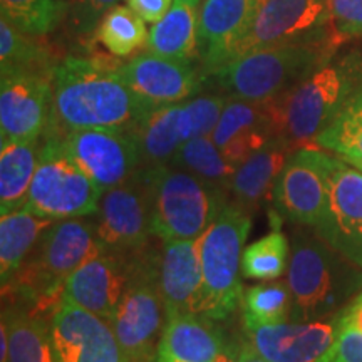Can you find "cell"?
Returning a JSON list of instances; mask_svg holds the SVG:
<instances>
[{
	"instance_id": "obj_42",
	"label": "cell",
	"mask_w": 362,
	"mask_h": 362,
	"mask_svg": "<svg viewBox=\"0 0 362 362\" xmlns=\"http://www.w3.org/2000/svg\"><path fill=\"white\" fill-rule=\"evenodd\" d=\"M238 362H269L265 357H262L250 344H242V351H240V361Z\"/></svg>"
},
{
	"instance_id": "obj_4",
	"label": "cell",
	"mask_w": 362,
	"mask_h": 362,
	"mask_svg": "<svg viewBox=\"0 0 362 362\" xmlns=\"http://www.w3.org/2000/svg\"><path fill=\"white\" fill-rule=\"evenodd\" d=\"M361 86L359 54L334 57L282 96L265 103L275 133L297 149L312 146Z\"/></svg>"
},
{
	"instance_id": "obj_1",
	"label": "cell",
	"mask_w": 362,
	"mask_h": 362,
	"mask_svg": "<svg viewBox=\"0 0 362 362\" xmlns=\"http://www.w3.org/2000/svg\"><path fill=\"white\" fill-rule=\"evenodd\" d=\"M143 111L121 67L98 59L67 57L52 69V117L66 133L131 128Z\"/></svg>"
},
{
	"instance_id": "obj_29",
	"label": "cell",
	"mask_w": 362,
	"mask_h": 362,
	"mask_svg": "<svg viewBox=\"0 0 362 362\" xmlns=\"http://www.w3.org/2000/svg\"><path fill=\"white\" fill-rule=\"evenodd\" d=\"M2 320L8 332V362H54L49 324L24 307H7Z\"/></svg>"
},
{
	"instance_id": "obj_13",
	"label": "cell",
	"mask_w": 362,
	"mask_h": 362,
	"mask_svg": "<svg viewBox=\"0 0 362 362\" xmlns=\"http://www.w3.org/2000/svg\"><path fill=\"white\" fill-rule=\"evenodd\" d=\"M138 143L144 168L170 165L185 143L210 136V117L198 98L143 111L128 128Z\"/></svg>"
},
{
	"instance_id": "obj_19",
	"label": "cell",
	"mask_w": 362,
	"mask_h": 362,
	"mask_svg": "<svg viewBox=\"0 0 362 362\" xmlns=\"http://www.w3.org/2000/svg\"><path fill=\"white\" fill-rule=\"evenodd\" d=\"M156 270L166 320L180 315H203L202 237L161 240Z\"/></svg>"
},
{
	"instance_id": "obj_44",
	"label": "cell",
	"mask_w": 362,
	"mask_h": 362,
	"mask_svg": "<svg viewBox=\"0 0 362 362\" xmlns=\"http://www.w3.org/2000/svg\"><path fill=\"white\" fill-rule=\"evenodd\" d=\"M357 168H359V170H362V165H359V166H357Z\"/></svg>"
},
{
	"instance_id": "obj_6",
	"label": "cell",
	"mask_w": 362,
	"mask_h": 362,
	"mask_svg": "<svg viewBox=\"0 0 362 362\" xmlns=\"http://www.w3.org/2000/svg\"><path fill=\"white\" fill-rule=\"evenodd\" d=\"M153 237L197 240L228 203V193L173 165L148 168Z\"/></svg>"
},
{
	"instance_id": "obj_17",
	"label": "cell",
	"mask_w": 362,
	"mask_h": 362,
	"mask_svg": "<svg viewBox=\"0 0 362 362\" xmlns=\"http://www.w3.org/2000/svg\"><path fill=\"white\" fill-rule=\"evenodd\" d=\"M121 74L144 111L192 99L205 81V72L198 71L192 61L153 52L131 59L121 66Z\"/></svg>"
},
{
	"instance_id": "obj_31",
	"label": "cell",
	"mask_w": 362,
	"mask_h": 362,
	"mask_svg": "<svg viewBox=\"0 0 362 362\" xmlns=\"http://www.w3.org/2000/svg\"><path fill=\"white\" fill-rule=\"evenodd\" d=\"M315 144L354 166L362 165V86L317 136Z\"/></svg>"
},
{
	"instance_id": "obj_36",
	"label": "cell",
	"mask_w": 362,
	"mask_h": 362,
	"mask_svg": "<svg viewBox=\"0 0 362 362\" xmlns=\"http://www.w3.org/2000/svg\"><path fill=\"white\" fill-rule=\"evenodd\" d=\"M45 54L34 40L25 37L6 17L0 19V72L11 69H45Z\"/></svg>"
},
{
	"instance_id": "obj_41",
	"label": "cell",
	"mask_w": 362,
	"mask_h": 362,
	"mask_svg": "<svg viewBox=\"0 0 362 362\" xmlns=\"http://www.w3.org/2000/svg\"><path fill=\"white\" fill-rule=\"evenodd\" d=\"M240 351H242V344H237L235 341L225 342L223 349L220 351V354L215 357L214 362H238Z\"/></svg>"
},
{
	"instance_id": "obj_18",
	"label": "cell",
	"mask_w": 362,
	"mask_h": 362,
	"mask_svg": "<svg viewBox=\"0 0 362 362\" xmlns=\"http://www.w3.org/2000/svg\"><path fill=\"white\" fill-rule=\"evenodd\" d=\"M339 315L312 322L260 325L245 329V334L248 344L269 362H330L339 336Z\"/></svg>"
},
{
	"instance_id": "obj_24",
	"label": "cell",
	"mask_w": 362,
	"mask_h": 362,
	"mask_svg": "<svg viewBox=\"0 0 362 362\" xmlns=\"http://www.w3.org/2000/svg\"><path fill=\"white\" fill-rule=\"evenodd\" d=\"M296 149L287 139L277 136L248 156L233 175L230 187L232 203L247 214H253L272 200L275 183Z\"/></svg>"
},
{
	"instance_id": "obj_25",
	"label": "cell",
	"mask_w": 362,
	"mask_h": 362,
	"mask_svg": "<svg viewBox=\"0 0 362 362\" xmlns=\"http://www.w3.org/2000/svg\"><path fill=\"white\" fill-rule=\"evenodd\" d=\"M223 332L205 315H180L166 320L156 362H214L225 346Z\"/></svg>"
},
{
	"instance_id": "obj_16",
	"label": "cell",
	"mask_w": 362,
	"mask_h": 362,
	"mask_svg": "<svg viewBox=\"0 0 362 362\" xmlns=\"http://www.w3.org/2000/svg\"><path fill=\"white\" fill-rule=\"evenodd\" d=\"M54 362H126L111 320L62 298L49 320Z\"/></svg>"
},
{
	"instance_id": "obj_27",
	"label": "cell",
	"mask_w": 362,
	"mask_h": 362,
	"mask_svg": "<svg viewBox=\"0 0 362 362\" xmlns=\"http://www.w3.org/2000/svg\"><path fill=\"white\" fill-rule=\"evenodd\" d=\"M200 6V0H173L168 13L149 30L148 51L187 61L198 57Z\"/></svg>"
},
{
	"instance_id": "obj_10",
	"label": "cell",
	"mask_w": 362,
	"mask_h": 362,
	"mask_svg": "<svg viewBox=\"0 0 362 362\" xmlns=\"http://www.w3.org/2000/svg\"><path fill=\"white\" fill-rule=\"evenodd\" d=\"M314 160L325 183V210L314 232L362 267V170L317 144Z\"/></svg>"
},
{
	"instance_id": "obj_9",
	"label": "cell",
	"mask_w": 362,
	"mask_h": 362,
	"mask_svg": "<svg viewBox=\"0 0 362 362\" xmlns=\"http://www.w3.org/2000/svg\"><path fill=\"white\" fill-rule=\"evenodd\" d=\"M103 192L67 151L61 136L40 146L39 165L24 208L52 220L83 218L98 214Z\"/></svg>"
},
{
	"instance_id": "obj_26",
	"label": "cell",
	"mask_w": 362,
	"mask_h": 362,
	"mask_svg": "<svg viewBox=\"0 0 362 362\" xmlns=\"http://www.w3.org/2000/svg\"><path fill=\"white\" fill-rule=\"evenodd\" d=\"M39 139L0 141V214L21 210L29 200L39 165Z\"/></svg>"
},
{
	"instance_id": "obj_39",
	"label": "cell",
	"mask_w": 362,
	"mask_h": 362,
	"mask_svg": "<svg viewBox=\"0 0 362 362\" xmlns=\"http://www.w3.org/2000/svg\"><path fill=\"white\" fill-rule=\"evenodd\" d=\"M126 2L144 22H149V24L160 22L173 6V0H126Z\"/></svg>"
},
{
	"instance_id": "obj_28",
	"label": "cell",
	"mask_w": 362,
	"mask_h": 362,
	"mask_svg": "<svg viewBox=\"0 0 362 362\" xmlns=\"http://www.w3.org/2000/svg\"><path fill=\"white\" fill-rule=\"evenodd\" d=\"M54 221L21 208L0 218V280L2 287L13 277L35 243Z\"/></svg>"
},
{
	"instance_id": "obj_37",
	"label": "cell",
	"mask_w": 362,
	"mask_h": 362,
	"mask_svg": "<svg viewBox=\"0 0 362 362\" xmlns=\"http://www.w3.org/2000/svg\"><path fill=\"white\" fill-rule=\"evenodd\" d=\"M336 30L347 37H362V0H327Z\"/></svg>"
},
{
	"instance_id": "obj_30",
	"label": "cell",
	"mask_w": 362,
	"mask_h": 362,
	"mask_svg": "<svg viewBox=\"0 0 362 362\" xmlns=\"http://www.w3.org/2000/svg\"><path fill=\"white\" fill-rule=\"evenodd\" d=\"M170 165L187 170L206 183L230 194V187L237 168L226 160L211 136H200L187 141L178 149Z\"/></svg>"
},
{
	"instance_id": "obj_7",
	"label": "cell",
	"mask_w": 362,
	"mask_h": 362,
	"mask_svg": "<svg viewBox=\"0 0 362 362\" xmlns=\"http://www.w3.org/2000/svg\"><path fill=\"white\" fill-rule=\"evenodd\" d=\"M250 228V214L228 202L202 237V314L215 322L232 317L242 304V255Z\"/></svg>"
},
{
	"instance_id": "obj_12",
	"label": "cell",
	"mask_w": 362,
	"mask_h": 362,
	"mask_svg": "<svg viewBox=\"0 0 362 362\" xmlns=\"http://www.w3.org/2000/svg\"><path fill=\"white\" fill-rule=\"evenodd\" d=\"M98 237L117 255L143 250L153 237L151 181L148 168H139L124 183L101 194L96 214Z\"/></svg>"
},
{
	"instance_id": "obj_40",
	"label": "cell",
	"mask_w": 362,
	"mask_h": 362,
	"mask_svg": "<svg viewBox=\"0 0 362 362\" xmlns=\"http://www.w3.org/2000/svg\"><path fill=\"white\" fill-rule=\"evenodd\" d=\"M339 322L347 325V327L359 330L362 334V292L346 310H342V314L339 315Z\"/></svg>"
},
{
	"instance_id": "obj_2",
	"label": "cell",
	"mask_w": 362,
	"mask_h": 362,
	"mask_svg": "<svg viewBox=\"0 0 362 362\" xmlns=\"http://www.w3.org/2000/svg\"><path fill=\"white\" fill-rule=\"evenodd\" d=\"M106 252L96 221L56 220L42 233L13 277L2 287L4 297H16L33 314H52L62 300L67 279L98 253ZM44 317V315H42Z\"/></svg>"
},
{
	"instance_id": "obj_21",
	"label": "cell",
	"mask_w": 362,
	"mask_h": 362,
	"mask_svg": "<svg viewBox=\"0 0 362 362\" xmlns=\"http://www.w3.org/2000/svg\"><path fill=\"white\" fill-rule=\"evenodd\" d=\"M272 202L285 218L298 226H314L325 210V183L314 160V144L298 148L275 183Z\"/></svg>"
},
{
	"instance_id": "obj_23",
	"label": "cell",
	"mask_w": 362,
	"mask_h": 362,
	"mask_svg": "<svg viewBox=\"0 0 362 362\" xmlns=\"http://www.w3.org/2000/svg\"><path fill=\"white\" fill-rule=\"evenodd\" d=\"M274 138L277 133L265 103L233 98L226 101L211 133L214 143L235 168Z\"/></svg>"
},
{
	"instance_id": "obj_22",
	"label": "cell",
	"mask_w": 362,
	"mask_h": 362,
	"mask_svg": "<svg viewBox=\"0 0 362 362\" xmlns=\"http://www.w3.org/2000/svg\"><path fill=\"white\" fill-rule=\"evenodd\" d=\"M257 0H203L198 16V57L206 74L228 62L250 24Z\"/></svg>"
},
{
	"instance_id": "obj_43",
	"label": "cell",
	"mask_w": 362,
	"mask_h": 362,
	"mask_svg": "<svg viewBox=\"0 0 362 362\" xmlns=\"http://www.w3.org/2000/svg\"><path fill=\"white\" fill-rule=\"evenodd\" d=\"M86 6H88L93 12H106L107 8L116 6L117 0H84Z\"/></svg>"
},
{
	"instance_id": "obj_3",
	"label": "cell",
	"mask_w": 362,
	"mask_h": 362,
	"mask_svg": "<svg viewBox=\"0 0 362 362\" xmlns=\"http://www.w3.org/2000/svg\"><path fill=\"white\" fill-rule=\"evenodd\" d=\"M293 322L332 319L362 292V267L325 243L315 232L297 228L288 262Z\"/></svg>"
},
{
	"instance_id": "obj_14",
	"label": "cell",
	"mask_w": 362,
	"mask_h": 362,
	"mask_svg": "<svg viewBox=\"0 0 362 362\" xmlns=\"http://www.w3.org/2000/svg\"><path fill=\"white\" fill-rule=\"evenodd\" d=\"M0 141L39 139L52 117V72H0Z\"/></svg>"
},
{
	"instance_id": "obj_34",
	"label": "cell",
	"mask_w": 362,
	"mask_h": 362,
	"mask_svg": "<svg viewBox=\"0 0 362 362\" xmlns=\"http://www.w3.org/2000/svg\"><path fill=\"white\" fill-rule=\"evenodd\" d=\"M0 11L21 33L44 35L61 25L67 4L64 0H0Z\"/></svg>"
},
{
	"instance_id": "obj_32",
	"label": "cell",
	"mask_w": 362,
	"mask_h": 362,
	"mask_svg": "<svg viewBox=\"0 0 362 362\" xmlns=\"http://www.w3.org/2000/svg\"><path fill=\"white\" fill-rule=\"evenodd\" d=\"M292 292L288 282L257 284L247 288L242 297L243 329L260 327L291 320Z\"/></svg>"
},
{
	"instance_id": "obj_11",
	"label": "cell",
	"mask_w": 362,
	"mask_h": 362,
	"mask_svg": "<svg viewBox=\"0 0 362 362\" xmlns=\"http://www.w3.org/2000/svg\"><path fill=\"white\" fill-rule=\"evenodd\" d=\"M336 35L341 34L332 24L327 0H257L247 33L235 44L228 61L259 49Z\"/></svg>"
},
{
	"instance_id": "obj_20",
	"label": "cell",
	"mask_w": 362,
	"mask_h": 362,
	"mask_svg": "<svg viewBox=\"0 0 362 362\" xmlns=\"http://www.w3.org/2000/svg\"><path fill=\"white\" fill-rule=\"evenodd\" d=\"M128 255L101 252L67 279L62 298L111 320L129 284Z\"/></svg>"
},
{
	"instance_id": "obj_35",
	"label": "cell",
	"mask_w": 362,
	"mask_h": 362,
	"mask_svg": "<svg viewBox=\"0 0 362 362\" xmlns=\"http://www.w3.org/2000/svg\"><path fill=\"white\" fill-rule=\"evenodd\" d=\"M291 245L282 232H272L243 250L242 277L252 280H277L287 272Z\"/></svg>"
},
{
	"instance_id": "obj_5",
	"label": "cell",
	"mask_w": 362,
	"mask_h": 362,
	"mask_svg": "<svg viewBox=\"0 0 362 362\" xmlns=\"http://www.w3.org/2000/svg\"><path fill=\"white\" fill-rule=\"evenodd\" d=\"M344 37L265 47L235 57L208 76L233 99L267 103L336 57Z\"/></svg>"
},
{
	"instance_id": "obj_8",
	"label": "cell",
	"mask_w": 362,
	"mask_h": 362,
	"mask_svg": "<svg viewBox=\"0 0 362 362\" xmlns=\"http://www.w3.org/2000/svg\"><path fill=\"white\" fill-rule=\"evenodd\" d=\"M128 259L129 284L111 325L126 362H156L158 344L166 324L158 287V250L146 245Z\"/></svg>"
},
{
	"instance_id": "obj_33",
	"label": "cell",
	"mask_w": 362,
	"mask_h": 362,
	"mask_svg": "<svg viewBox=\"0 0 362 362\" xmlns=\"http://www.w3.org/2000/svg\"><path fill=\"white\" fill-rule=\"evenodd\" d=\"M98 40L112 56L126 57L148 44L144 21L129 6H112L103 13Z\"/></svg>"
},
{
	"instance_id": "obj_38",
	"label": "cell",
	"mask_w": 362,
	"mask_h": 362,
	"mask_svg": "<svg viewBox=\"0 0 362 362\" xmlns=\"http://www.w3.org/2000/svg\"><path fill=\"white\" fill-rule=\"evenodd\" d=\"M330 362H362V334L339 322V336L330 351Z\"/></svg>"
},
{
	"instance_id": "obj_15",
	"label": "cell",
	"mask_w": 362,
	"mask_h": 362,
	"mask_svg": "<svg viewBox=\"0 0 362 362\" xmlns=\"http://www.w3.org/2000/svg\"><path fill=\"white\" fill-rule=\"evenodd\" d=\"M62 139L71 156L103 193L143 168L138 143L128 128L76 129Z\"/></svg>"
}]
</instances>
